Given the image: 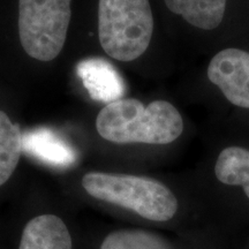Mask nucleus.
<instances>
[{
    "label": "nucleus",
    "mask_w": 249,
    "mask_h": 249,
    "mask_svg": "<svg viewBox=\"0 0 249 249\" xmlns=\"http://www.w3.org/2000/svg\"><path fill=\"white\" fill-rule=\"evenodd\" d=\"M76 71L93 101L110 104L123 98L126 92L123 76L117 68L105 59H85L77 64Z\"/></svg>",
    "instance_id": "nucleus-6"
},
{
    "label": "nucleus",
    "mask_w": 249,
    "mask_h": 249,
    "mask_svg": "<svg viewBox=\"0 0 249 249\" xmlns=\"http://www.w3.org/2000/svg\"><path fill=\"white\" fill-rule=\"evenodd\" d=\"M207 79L222 95L227 107H232L236 113H249L247 33L225 43L214 52L208 62Z\"/></svg>",
    "instance_id": "nucleus-5"
},
{
    "label": "nucleus",
    "mask_w": 249,
    "mask_h": 249,
    "mask_svg": "<svg viewBox=\"0 0 249 249\" xmlns=\"http://www.w3.org/2000/svg\"><path fill=\"white\" fill-rule=\"evenodd\" d=\"M171 13L207 34H218L225 24L229 0H164Z\"/></svg>",
    "instance_id": "nucleus-8"
},
{
    "label": "nucleus",
    "mask_w": 249,
    "mask_h": 249,
    "mask_svg": "<svg viewBox=\"0 0 249 249\" xmlns=\"http://www.w3.org/2000/svg\"><path fill=\"white\" fill-rule=\"evenodd\" d=\"M18 249H71L70 230L55 214H40L24 226Z\"/></svg>",
    "instance_id": "nucleus-9"
},
{
    "label": "nucleus",
    "mask_w": 249,
    "mask_h": 249,
    "mask_svg": "<svg viewBox=\"0 0 249 249\" xmlns=\"http://www.w3.org/2000/svg\"><path fill=\"white\" fill-rule=\"evenodd\" d=\"M83 189L90 196L118 205L154 222H167L178 211V198L166 185L149 177L89 172Z\"/></svg>",
    "instance_id": "nucleus-2"
},
{
    "label": "nucleus",
    "mask_w": 249,
    "mask_h": 249,
    "mask_svg": "<svg viewBox=\"0 0 249 249\" xmlns=\"http://www.w3.org/2000/svg\"><path fill=\"white\" fill-rule=\"evenodd\" d=\"M154 29L149 0H99V43L111 58L136 60L148 50Z\"/></svg>",
    "instance_id": "nucleus-3"
},
{
    "label": "nucleus",
    "mask_w": 249,
    "mask_h": 249,
    "mask_svg": "<svg viewBox=\"0 0 249 249\" xmlns=\"http://www.w3.org/2000/svg\"><path fill=\"white\" fill-rule=\"evenodd\" d=\"M23 152L57 167L71 166L77 158L75 149L48 127H38L23 133Z\"/></svg>",
    "instance_id": "nucleus-7"
},
{
    "label": "nucleus",
    "mask_w": 249,
    "mask_h": 249,
    "mask_svg": "<svg viewBox=\"0 0 249 249\" xmlns=\"http://www.w3.org/2000/svg\"><path fill=\"white\" fill-rule=\"evenodd\" d=\"M96 128L103 139L118 144L164 145L182 135L185 124L178 108L165 99L145 105L135 98H121L102 108Z\"/></svg>",
    "instance_id": "nucleus-1"
},
{
    "label": "nucleus",
    "mask_w": 249,
    "mask_h": 249,
    "mask_svg": "<svg viewBox=\"0 0 249 249\" xmlns=\"http://www.w3.org/2000/svg\"><path fill=\"white\" fill-rule=\"evenodd\" d=\"M101 249H171L160 236L143 230H118L111 232Z\"/></svg>",
    "instance_id": "nucleus-12"
},
{
    "label": "nucleus",
    "mask_w": 249,
    "mask_h": 249,
    "mask_svg": "<svg viewBox=\"0 0 249 249\" xmlns=\"http://www.w3.org/2000/svg\"><path fill=\"white\" fill-rule=\"evenodd\" d=\"M71 0H18V36L24 52L39 61L55 59L64 48Z\"/></svg>",
    "instance_id": "nucleus-4"
},
{
    "label": "nucleus",
    "mask_w": 249,
    "mask_h": 249,
    "mask_svg": "<svg viewBox=\"0 0 249 249\" xmlns=\"http://www.w3.org/2000/svg\"><path fill=\"white\" fill-rule=\"evenodd\" d=\"M236 121L239 123V128H249V113H235Z\"/></svg>",
    "instance_id": "nucleus-13"
},
{
    "label": "nucleus",
    "mask_w": 249,
    "mask_h": 249,
    "mask_svg": "<svg viewBox=\"0 0 249 249\" xmlns=\"http://www.w3.org/2000/svg\"><path fill=\"white\" fill-rule=\"evenodd\" d=\"M23 152V134L5 112L0 111V186L9 180Z\"/></svg>",
    "instance_id": "nucleus-11"
},
{
    "label": "nucleus",
    "mask_w": 249,
    "mask_h": 249,
    "mask_svg": "<svg viewBox=\"0 0 249 249\" xmlns=\"http://www.w3.org/2000/svg\"><path fill=\"white\" fill-rule=\"evenodd\" d=\"M213 173L220 183L240 187L249 200V148L229 144L217 156Z\"/></svg>",
    "instance_id": "nucleus-10"
}]
</instances>
